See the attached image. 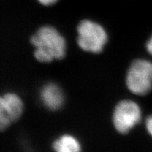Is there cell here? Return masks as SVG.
<instances>
[{"instance_id":"1","label":"cell","mask_w":152,"mask_h":152,"mask_svg":"<svg viewBox=\"0 0 152 152\" xmlns=\"http://www.w3.org/2000/svg\"><path fill=\"white\" fill-rule=\"evenodd\" d=\"M30 42L35 47L34 56L39 62L49 63L60 60L66 55L65 39L52 26L39 28L30 37Z\"/></svg>"},{"instance_id":"2","label":"cell","mask_w":152,"mask_h":152,"mask_svg":"<svg viewBox=\"0 0 152 152\" xmlns=\"http://www.w3.org/2000/svg\"><path fill=\"white\" fill-rule=\"evenodd\" d=\"M125 84L132 94L144 96L152 90V62L138 58L131 63L125 77Z\"/></svg>"},{"instance_id":"3","label":"cell","mask_w":152,"mask_h":152,"mask_svg":"<svg viewBox=\"0 0 152 152\" xmlns=\"http://www.w3.org/2000/svg\"><path fill=\"white\" fill-rule=\"evenodd\" d=\"M77 33V43L80 48L92 54L102 52L108 41L105 29L100 24L90 20L80 22Z\"/></svg>"},{"instance_id":"4","label":"cell","mask_w":152,"mask_h":152,"mask_svg":"<svg viewBox=\"0 0 152 152\" xmlns=\"http://www.w3.org/2000/svg\"><path fill=\"white\" fill-rule=\"evenodd\" d=\"M142 111L134 101L121 100L115 105L113 112L112 121L115 130L120 134L128 133L140 123Z\"/></svg>"},{"instance_id":"5","label":"cell","mask_w":152,"mask_h":152,"mask_svg":"<svg viewBox=\"0 0 152 152\" xmlns=\"http://www.w3.org/2000/svg\"><path fill=\"white\" fill-rule=\"evenodd\" d=\"M23 104L18 95L6 93L0 98V128L4 130L11 123L20 118L23 113Z\"/></svg>"},{"instance_id":"6","label":"cell","mask_w":152,"mask_h":152,"mask_svg":"<svg viewBox=\"0 0 152 152\" xmlns=\"http://www.w3.org/2000/svg\"><path fill=\"white\" fill-rule=\"evenodd\" d=\"M39 99L47 109L56 111L63 106L64 95L61 87L53 83L44 85L39 90Z\"/></svg>"},{"instance_id":"7","label":"cell","mask_w":152,"mask_h":152,"mask_svg":"<svg viewBox=\"0 0 152 152\" xmlns=\"http://www.w3.org/2000/svg\"><path fill=\"white\" fill-rule=\"evenodd\" d=\"M53 152H83L80 142L75 137L65 134L53 141Z\"/></svg>"},{"instance_id":"8","label":"cell","mask_w":152,"mask_h":152,"mask_svg":"<svg viewBox=\"0 0 152 152\" xmlns=\"http://www.w3.org/2000/svg\"><path fill=\"white\" fill-rule=\"evenodd\" d=\"M145 125L148 133H149V135L152 137V115H149L147 118V120H146Z\"/></svg>"},{"instance_id":"9","label":"cell","mask_w":152,"mask_h":152,"mask_svg":"<svg viewBox=\"0 0 152 152\" xmlns=\"http://www.w3.org/2000/svg\"><path fill=\"white\" fill-rule=\"evenodd\" d=\"M146 48L149 54L152 56V35L150 37L149 40L147 42L146 44Z\"/></svg>"},{"instance_id":"10","label":"cell","mask_w":152,"mask_h":152,"mask_svg":"<svg viewBox=\"0 0 152 152\" xmlns=\"http://www.w3.org/2000/svg\"><path fill=\"white\" fill-rule=\"evenodd\" d=\"M37 1L44 6H51L56 3L58 0H37Z\"/></svg>"}]
</instances>
